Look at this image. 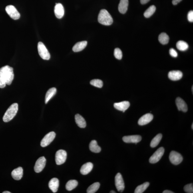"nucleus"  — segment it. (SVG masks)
<instances>
[{"label":"nucleus","instance_id":"42","mask_svg":"<svg viewBox=\"0 0 193 193\" xmlns=\"http://www.w3.org/2000/svg\"><path fill=\"white\" fill-rule=\"evenodd\" d=\"M110 193H116V192L114 191H110Z\"/></svg>","mask_w":193,"mask_h":193},{"label":"nucleus","instance_id":"11","mask_svg":"<svg viewBox=\"0 0 193 193\" xmlns=\"http://www.w3.org/2000/svg\"><path fill=\"white\" fill-rule=\"evenodd\" d=\"M46 162V160L44 157H40L36 162L34 170L36 173L41 172L45 168Z\"/></svg>","mask_w":193,"mask_h":193},{"label":"nucleus","instance_id":"35","mask_svg":"<svg viewBox=\"0 0 193 193\" xmlns=\"http://www.w3.org/2000/svg\"><path fill=\"white\" fill-rule=\"evenodd\" d=\"M185 191L188 193H192L193 192V185L192 184L186 185L184 187Z\"/></svg>","mask_w":193,"mask_h":193},{"label":"nucleus","instance_id":"13","mask_svg":"<svg viewBox=\"0 0 193 193\" xmlns=\"http://www.w3.org/2000/svg\"><path fill=\"white\" fill-rule=\"evenodd\" d=\"M154 116L152 114H146L140 118L138 121V124L140 126L146 125L151 122Z\"/></svg>","mask_w":193,"mask_h":193},{"label":"nucleus","instance_id":"22","mask_svg":"<svg viewBox=\"0 0 193 193\" xmlns=\"http://www.w3.org/2000/svg\"><path fill=\"white\" fill-rule=\"evenodd\" d=\"M75 119L76 123L79 127L80 128H84L86 127V123L83 117L79 114H76Z\"/></svg>","mask_w":193,"mask_h":193},{"label":"nucleus","instance_id":"31","mask_svg":"<svg viewBox=\"0 0 193 193\" xmlns=\"http://www.w3.org/2000/svg\"><path fill=\"white\" fill-rule=\"evenodd\" d=\"M156 10V7L154 5L151 6L147 9L144 13L145 17L147 18H150L153 15Z\"/></svg>","mask_w":193,"mask_h":193},{"label":"nucleus","instance_id":"24","mask_svg":"<svg viewBox=\"0 0 193 193\" xmlns=\"http://www.w3.org/2000/svg\"><path fill=\"white\" fill-rule=\"evenodd\" d=\"M57 92V89L55 87L52 88L48 90L46 93L45 98V103L47 104L48 101L55 96Z\"/></svg>","mask_w":193,"mask_h":193},{"label":"nucleus","instance_id":"29","mask_svg":"<svg viewBox=\"0 0 193 193\" xmlns=\"http://www.w3.org/2000/svg\"><path fill=\"white\" fill-rule=\"evenodd\" d=\"M78 182L76 180H71L68 181L66 185V188L68 191H71L76 188Z\"/></svg>","mask_w":193,"mask_h":193},{"label":"nucleus","instance_id":"7","mask_svg":"<svg viewBox=\"0 0 193 193\" xmlns=\"http://www.w3.org/2000/svg\"><path fill=\"white\" fill-rule=\"evenodd\" d=\"M169 159L171 163L174 165H178L182 161L183 158L180 153L175 151L170 152Z\"/></svg>","mask_w":193,"mask_h":193},{"label":"nucleus","instance_id":"28","mask_svg":"<svg viewBox=\"0 0 193 193\" xmlns=\"http://www.w3.org/2000/svg\"><path fill=\"white\" fill-rule=\"evenodd\" d=\"M158 40L162 45H166L169 41V37L166 33H162L159 36Z\"/></svg>","mask_w":193,"mask_h":193},{"label":"nucleus","instance_id":"21","mask_svg":"<svg viewBox=\"0 0 193 193\" xmlns=\"http://www.w3.org/2000/svg\"><path fill=\"white\" fill-rule=\"evenodd\" d=\"M128 6V0H120L118 10L120 13L125 14L127 11Z\"/></svg>","mask_w":193,"mask_h":193},{"label":"nucleus","instance_id":"3","mask_svg":"<svg viewBox=\"0 0 193 193\" xmlns=\"http://www.w3.org/2000/svg\"><path fill=\"white\" fill-rule=\"evenodd\" d=\"M18 110L19 105L17 103H14L12 104L4 114L3 118V121L8 122L11 121L17 114Z\"/></svg>","mask_w":193,"mask_h":193},{"label":"nucleus","instance_id":"20","mask_svg":"<svg viewBox=\"0 0 193 193\" xmlns=\"http://www.w3.org/2000/svg\"><path fill=\"white\" fill-rule=\"evenodd\" d=\"M93 168V164L91 162H87L82 166L80 172L83 175H86L91 171Z\"/></svg>","mask_w":193,"mask_h":193},{"label":"nucleus","instance_id":"10","mask_svg":"<svg viewBox=\"0 0 193 193\" xmlns=\"http://www.w3.org/2000/svg\"><path fill=\"white\" fill-rule=\"evenodd\" d=\"M56 134L54 132H51L46 134L41 141V145L42 147L49 145L53 141L56 137Z\"/></svg>","mask_w":193,"mask_h":193},{"label":"nucleus","instance_id":"23","mask_svg":"<svg viewBox=\"0 0 193 193\" xmlns=\"http://www.w3.org/2000/svg\"><path fill=\"white\" fill-rule=\"evenodd\" d=\"M87 42L86 41L78 42L73 47V51L74 52H79L82 51L87 46Z\"/></svg>","mask_w":193,"mask_h":193},{"label":"nucleus","instance_id":"6","mask_svg":"<svg viewBox=\"0 0 193 193\" xmlns=\"http://www.w3.org/2000/svg\"><path fill=\"white\" fill-rule=\"evenodd\" d=\"M67 157V152L64 150L58 151L56 154V162L57 165H61L66 162Z\"/></svg>","mask_w":193,"mask_h":193},{"label":"nucleus","instance_id":"41","mask_svg":"<svg viewBox=\"0 0 193 193\" xmlns=\"http://www.w3.org/2000/svg\"><path fill=\"white\" fill-rule=\"evenodd\" d=\"M3 193H11V192L9 191H5L3 192Z\"/></svg>","mask_w":193,"mask_h":193},{"label":"nucleus","instance_id":"9","mask_svg":"<svg viewBox=\"0 0 193 193\" xmlns=\"http://www.w3.org/2000/svg\"><path fill=\"white\" fill-rule=\"evenodd\" d=\"M115 184L117 189L118 192H123L125 188V185L123 178L121 174L118 173L117 174L115 178Z\"/></svg>","mask_w":193,"mask_h":193},{"label":"nucleus","instance_id":"19","mask_svg":"<svg viewBox=\"0 0 193 193\" xmlns=\"http://www.w3.org/2000/svg\"><path fill=\"white\" fill-rule=\"evenodd\" d=\"M12 176L14 179L19 180L21 179L23 175V170L21 167L15 169L12 172Z\"/></svg>","mask_w":193,"mask_h":193},{"label":"nucleus","instance_id":"43","mask_svg":"<svg viewBox=\"0 0 193 193\" xmlns=\"http://www.w3.org/2000/svg\"><path fill=\"white\" fill-rule=\"evenodd\" d=\"M191 127L192 128V130H193V124H192Z\"/></svg>","mask_w":193,"mask_h":193},{"label":"nucleus","instance_id":"33","mask_svg":"<svg viewBox=\"0 0 193 193\" xmlns=\"http://www.w3.org/2000/svg\"><path fill=\"white\" fill-rule=\"evenodd\" d=\"M90 84L98 88H101L103 87V83L101 80L98 79L92 80L90 82Z\"/></svg>","mask_w":193,"mask_h":193},{"label":"nucleus","instance_id":"36","mask_svg":"<svg viewBox=\"0 0 193 193\" xmlns=\"http://www.w3.org/2000/svg\"><path fill=\"white\" fill-rule=\"evenodd\" d=\"M170 55L172 57H177L178 56V52L173 48H171L169 51Z\"/></svg>","mask_w":193,"mask_h":193},{"label":"nucleus","instance_id":"16","mask_svg":"<svg viewBox=\"0 0 193 193\" xmlns=\"http://www.w3.org/2000/svg\"><path fill=\"white\" fill-rule=\"evenodd\" d=\"M55 15L58 19H61L63 17L64 10L63 5L61 3H56L55 7Z\"/></svg>","mask_w":193,"mask_h":193},{"label":"nucleus","instance_id":"37","mask_svg":"<svg viewBox=\"0 0 193 193\" xmlns=\"http://www.w3.org/2000/svg\"><path fill=\"white\" fill-rule=\"evenodd\" d=\"M188 21L191 22H193V11H190L189 12L188 15Z\"/></svg>","mask_w":193,"mask_h":193},{"label":"nucleus","instance_id":"5","mask_svg":"<svg viewBox=\"0 0 193 193\" xmlns=\"http://www.w3.org/2000/svg\"><path fill=\"white\" fill-rule=\"evenodd\" d=\"M164 147L159 148L153 154L151 157L149 162L151 164H155L159 161L164 154Z\"/></svg>","mask_w":193,"mask_h":193},{"label":"nucleus","instance_id":"12","mask_svg":"<svg viewBox=\"0 0 193 193\" xmlns=\"http://www.w3.org/2000/svg\"><path fill=\"white\" fill-rule=\"evenodd\" d=\"M123 141L126 143H135L136 144L141 141L142 137L140 135L125 136L122 138Z\"/></svg>","mask_w":193,"mask_h":193},{"label":"nucleus","instance_id":"15","mask_svg":"<svg viewBox=\"0 0 193 193\" xmlns=\"http://www.w3.org/2000/svg\"><path fill=\"white\" fill-rule=\"evenodd\" d=\"M130 105L129 102L124 101L114 103V107L116 109L124 112L129 107Z\"/></svg>","mask_w":193,"mask_h":193},{"label":"nucleus","instance_id":"14","mask_svg":"<svg viewBox=\"0 0 193 193\" xmlns=\"http://www.w3.org/2000/svg\"><path fill=\"white\" fill-rule=\"evenodd\" d=\"M176 103L178 109L180 111L186 112L188 110V107L185 102L180 97H178L176 100Z\"/></svg>","mask_w":193,"mask_h":193},{"label":"nucleus","instance_id":"32","mask_svg":"<svg viewBox=\"0 0 193 193\" xmlns=\"http://www.w3.org/2000/svg\"><path fill=\"white\" fill-rule=\"evenodd\" d=\"M100 187V184L99 182L94 183L90 185L87 189V193H94L97 191Z\"/></svg>","mask_w":193,"mask_h":193},{"label":"nucleus","instance_id":"17","mask_svg":"<svg viewBox=\"0 0 193 193\" xmlns=\"http://www.w3.org/2000/svg\"><path fill=\"white\" fill-rule=\"evenodd\" d=\"M183 73L180 71H171L168 74V77L170 80L176 81L181 79L182 77Z\"/></svg>","mask_w":193,"mask_h":193},{"label":"nucleus","instance_id":"2","mask_svg":"<svg viewBox=\"0 0 193 193\" xmlns=\"http://www.w3.org/2000/svg\"><path fill=\"white\" fill-rule=\"evenodd\" d=\"M98 21L102 25H110L113 22V19L111 15L106 10L102 9L98 15Z\"/></svg>","mask_w":193,"mask_h":193},{"label":"nucleus","instance_id":"34","mask_svg":"<svg viewBox=\"0 0 193 193\" xmlns=\"http://www.w3.org/2000/svg\"><path fill=\"white\" fill-rule=\"evenodd\" d=\"M114 57L118 59H121L122 57V52L119 48H116L114 51Z\"/></svg>","mask_w":193,"mask_h":193},{"label":"nucleus","instance_id":"8","mask_svg":"<svg viewBox=\"0 0 193 193\" xmlns=\"http://www.w3.org/2000/svg\"><path fill=\"white\" fill-rule=\"evenodd\" d=\"M5 11L12 19L17 20L20 17L19 13L16 8L12 5H8L5 8Z\"/></svg>","mask_w":193,"mask_h":193},{"label":"nucleus","instance_id":"39","mask_svg":"<svg viewBox=\"0 0 193 193\" xmlns=\"http://www.w3.org/2000/svg\"><path fill=\"white\" fill-rule=\"evenodd\" d=\"M150 1V0H141V3L142 5H144V4L147 3Z\"/></svg>","mask_w":193,"mask_h":193},{"label":"nucleus","instance_id":"44","mask_svg":"<svg viewBox=\"0 0 193 193\" xmlns=\"http://www.w3.org/2000/svg\"><path fill=\"white\" fill-rule=\"evenodd\" d=\"M192 93H193V86H192Z\"/></svg>","mask_w":193,"mask_h":193},{"label":"nucleus","instance_id":"25","mask_svg":"<svg viewBox=\"0 0 193 193\" xmlns=\"http://www.w3.org/2000/svg\"><path fill=\"white\" fill-rule=\"evenodd\" d=\"M90 149L92 152L98 153L101 151V148L98 145L96 140H92L89 145Z\"/></svg>","mask_w":193,"mask_h":193},{"label":"nucleus","instance_id":"1","mask_svg":"<svg viewBox=\"0 0 193 193\" xmlns=\"http://www.w3.org/2000/svg\"><path fill=\"white\" fill-rule=\"evenodd\" d=\"M12 67L5 66L0 68V88H4L6 84L11 85L14 79Z\"/></svg>","mask_w":193,"mask_h":193},{"label":"nucleus","instance_id":"26","mask_svg":"<svg viewBox=\"0 0 193 193\" xmlns=\"http://www.w3.org/2000/svg\"><path fill=\"white\" fill-rule=\"evenodd\" d=\"M162 135L161 134H157L153 139L150 144V146L152 148H154L157 146L162 139Z\"/></svg>","mask_w":193,"mask_h":193},{"label":"nucleus","instance_id":"30","mask_svg":"<svg viewBox=\"0 0 193 193\" xmlns=\"http://www.w3.org/2000/svg\"><path fill=\"white\" fill-rule=\"evenodd\" d=\"M149 183L148 182H145L143 184L137 187L134 192L135 193H143L149 186Z\"/></svg>","mask_w":193,"mask_h":193},{"label":"nucleus","instance_id":"18","mask_svg":"<svg viewBox=\"0 0 193 193\" xmlns=\"http://www.w3.org/2000/svg\"><path fill=\"white\" fill-rule=\"evenodd\" d=\"M49 187L50 189L53 193H56L57 191L59 186V181L57 178H54L49 181Z\"/></svg>","mask_w":193,"mask_h":193},{"label":"nucleus","instance_id":"40","mask_svg":"<svg viewBox=\"0 0 193 193\" xmlns=\"http://www.w3.org/2000/svg\"><path fill=\"white\" fill-rule=\"evenodd\" d=\"M163 193H174V192H173L172 191H171L168 190H166L163 192Z\"/></svg>","mask_w":193,"mask_h":193},{"label":"nucleus","instance_id":"4","mask_svg":"<svg viewBox=\"0 0 193 193\" xmlns=\"http://www.w3.org/2000/svg\"><path fill=\"white\" fill-rule=\"evenodd\" d=\"M38 52L40 57L44 60L50 59L51 56L45 46L42 42H39L38 45Z\"/></svg>","mask_w":193,"mask_h":193},{"label":"nucleus","instance_id":"27","mask_svg":"<svg viewBox=\"0 0 193 193\" xmlns=\"http://www.w3.org/2000/svg\"><path fill=\"white\" fill-rule=\"evenodd\" d=\"M177 48L180 51H186L188 49V44L185 42L182 41H178L176 44Z\"/></svg>","mask_w":193,"mask_h":193},{"label":"nucleus","instance_id":"38","mask_svg":"<svg viewBox=\"0 0 193 193\" xmlns=\"http://www.w3.org/2000/svg\"><path fill=\"white\" fill-rule=\"evenodd\" d=\"M182 1V0H172V3L174 5H178V3H179Z\"/></svg>","mask_w":193,"mask_h":193}]
</instances>
